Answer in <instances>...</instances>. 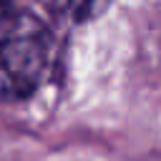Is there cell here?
<instances>
[{"instance_id":"6da1fadb","label":"cell","mask_w":161,"mask_h":161,"mask_svg":"<svg viewBox=\"0 0 161 161\" xmlns=\"http://www.w3.org/2000/svg\"><path fill=\"white\" fill-rule=\"evenodd\" d=\"M53 38L43 20L23 10L0 13V101L30 96L48 75Z\"/></svg>"},{"instance_id":"7a4b0ae2","label":"cell","mask_w":161,"mask_h":161,"mask_svg":"<svg viewBox=\"0 0 161 161\" xmlns=\"http://www.w3.org/2000/svg\"><path fill=\"white\" fill-rule=\"evenodd\" d=\"M40 3H43L45 10H50L55 18L83 23V20H88V18L98 10V3H101V0H40Z\"/></svg>"}]
</instances>
